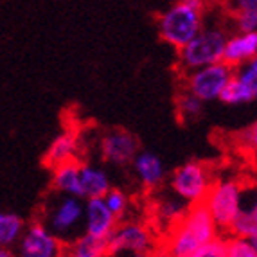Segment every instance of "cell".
I'll list each match as a JSON object with an SVG mask.
<instances>
[{
	"label": "cell",
	"mask_w": 257,
	"mask_h": 257,
	"mask_svg": "<svg viewBox=\"0 0 257 257\" xmlns=\"http://www.w3.org/2000/svg\"><path fill=\"white\" fill-rule=\"evenodd\" d=\"M218 227L203 203L187 209L184 218L167 230L164 253L166 257H191L200 246L218 237Z\"/></svg>",
	"instance_id": "obj_1"
},
{
	"label": "cell",
	"mask_w": 257,
	"mask_h": 257,
	"mask_svg": "<svg viewBox=\"0 0 257 257\" xmlns=\"http://www.w3.org/2000/svg\"><path fill=\"white\" fill-rule=\"evenodd\" d=\"M157 27L162 42L178 51L203 29V11L176 0L160 13Z\"/></svg>",
	"instance_id": "obj_2"
},
{
	"label": "cell",
	"mask_w": 257,
	"mask_h": 257,
	"mask_svg": "<svg viewBox=\"0 0 257 257\" xmlns=\"http://www.w3.org/2000/svg\"><path fill=\"white\" fill-rule=\"evenodd\" d=\"M228 35L223 27L209 26L198 33L189 43L178 49V69L184 74L223 61V51Z\"/></svg>",
	"instance_id": "obj_3"
},
{
	"label": "cell",
	"mask_w": 257,
	"mask_h": 257,
	"mask_svg": "<svg viewBox=\"0 0 257 257\" xmlns=\"http://www.w3.org/2000/svg\"><path fill=\"white\" fill-rule=\"evenodd\" d=\"M212 182V173L207 164L189 160L169 175V191L191 207L205 200Z\"/></svg>",
	"instance_id": "obj_4"
},
{
	"label": "cell",
	"mask_w": 257,
	"mask_h": 257,
	"mask_svg": "<svg viewBox=\"0 0 257 257\" xmlns=\"http://www.w3.org/2000/svg\"><path fill=\"white\" fill-rule=\"evenodd\" d=\"M241 198H243V185L234 178H221L212 182L202 203L212 216L218 230L228 232L232 221L241 209Z\"/></svg>",
	"instance_id": "obj_5"
},
{
	"label": "cell",
	"mask_w": 257,
	"mask_h": 257,
	"mask_svg": "<svg viewBox=\"0 0 257 257\" xmlns=\"http://www.w3.org/2000/svg\"><path fill=\"white\" fill-rule=\"evenodd\" d=\"M234 72H236V69L227 65L225 61L207 65V67L185 74L184 88L193 95H196L198 99H202L205 104L214 103V101H219L223 88L232 79Z\"/></svg>",
	"instance_id": "obj_6"
},
{
	"label": "cell",
	"mask_w": 257,
	"mask_h": 257,
	"mask_svg": "<svg viewBox=\"0 0 257 257\" xmlns=\"http://www.w3.org/2000/svg\"><path fill=\"white\" fill-rule=\"evenodd\" d=\"M83 218H85V200L61 194L47 210L43 223L61 241H72L74 237H77V230L83 225Z\"/></svg>",
	"instance_id": "obj_7"
},
{
	"label": "cell",
	"mask_w": 257,
	"mask_h": 257,
	"mask_svg": "<svg viewBox=\"0 0 257 257\" xmlns=\"http://www.w3.org/2000/svg\"><path fill=\"white\" fill-rule=\"evenodd\" d=\"M108 255L115 257L122 253L150 252L153 248V232L142 221L126 219L117 223V227L106 239Z\"/></svg>",
	"instance_id": "obj_8"
},
{
	"label": "cell",
	"mask_w": 257,
	"mask_h": 257,
	"mask_svg": "<svg viewBox=\"0 0 257 257\" xmlns=\"http://www.w3.org/2000/svg\"><path fill=\"white\" fill-rule=\"evenodd\" d=\"M63 241L40 221L26 227L17 243V257H63Z\"/></svg>",
	"instance_id": "obj_9"
},
{
	"label": "cell",
	"mask_w": 257,
	"mask_h": 257,
	"mask_svg": "<svg viewBox=\"0 0 257 257\" xmlns=\"http://www.w3.org/2000/svg\"><path fill=\"white\" fill-rule=\"evenodd\" d=\"M101 157L106 164L115 167H126L132 164L141 150V142L132 132L124 128L106 130L99 142Z\"/></svg>",
	"instance_id": "obj_10"
},
{
	"label": "cell",
	"mask_w": 257,
	"mask_h": 257,
	"mask_svg": "<svg viewBox=\"0 0 257 257\" xmlns=\"http://www.w3.org/2000/svg\"><path fill=\"white\" fill-rule=\"evenodd\" d=\"M130 167H132V173L135 176V180L139 182V185L148 189V191L162 187L164 182L167 180V175H169L160 155H157L151 150H139Z\"/></svg>",
	"instance_id": "obj_11"
},
{
	"label": "cell",
	"mask_w": 257,
	"mask_h": 257,
	"mask_svg": "<svg viewBox=\"0 0 257 257\" xmlns=\"http://www.w3.org/2000/svg\"><path fill=\"white\" fill-rule=\"evenodd\" d=\"M119 219L108 210L103 198H88L85 200V218H83V228L85 234L95 237V239L106 241L113 228L117 227Z\"/></svg>",
	"instance_id": "obj_12"
},
{
	"label": "cell",
	"mask_w": 257,
	"mask_h": 257,
	"mask_svg": "<svg viewBox=\"0 0 257 257\" xmlns=\"http://www.w3.org/2000/svg\"><path fill=\"white\" fill-rule=\"evenodd\" d=\"M228 232L230 236L243 237V239L257 237V185L243 187L241 209L232 221Z\"/></svg>",
	"instance_id": "obj_13"
},
{
	"label": "cell",
	"mask_w": 257,
	"mask_h": 257,
	"mask_svg": "<svg viewBox=\"0 0 257 257\" xmlns=\"http://www.w3.org/2000/svg\"><path fill=\"white\" fill-rule=\"evenodd\" d=\"M79 146H81L79 135L74 130H65L52 139L47 151L43 155V160L49 167H56L60 164L76 160L77 153H79Z\"/></svg>",
	"instance_id": "obj_14"
},
{
	"label": "cell",
	"mask_w": 257,
	"mask_h": 257,
	"mask_svg": "<svg viewBox=\"0 0 257 257\" xmlns=\"http://www.w3.org/2000/svg\"><path fill=\"white\" fill-rule=\"evenodd\" d=\"M257 56V31L252 33H236L227 38L225 51H223V61L234 69L246 63Z\"/></svg>",
	"instance_id": "obj_15"
},
{
	"label": "cell",
	"mask_w": 257,
	"mask_h": 257,
	"mask_svg": "<svg viewBox=\"0 0 257 257\" xmlns=\"http://www.w3.org/2000/svg\"><path fill=\"white\" fill-rule=\"evenodd\" d=\"M79 176H81L83 200H88V198H103L113 187L108 171L103 166H97V164H90V162L81 164Z\"/></svg>",
	"instance_id": "obj_16"
},
{
	"label": "cell",
	"mask_w": 257,
	"mask_h": 257,
	"mask_svg": "<svg viewBox=\"0 0 257 257\" xmlns=\"http://www.w3.org/2000/svg\"><path fill=\"white\" fill-rule=\"evenodd\" d=\"M79 167L81 164L76 160L60 164L52 167L51 185L56 193L65 194V196H81V176H79Z\"/></svg>",
	"instance_id": "obj_17"
},
{
	"label": "cell",
	"mask_w": 257,
	"mask_h": 257,
	"mask_svg": "<svg viewBox=\"0 0 257 257\" xmlns=\"http://www.w3.org/2000/svg\"><path fill=\"white\" fill-rule=\"evenodd\" d=\"M187 209V203L169 191V193H164L157 200V203H155V216H157V219L162 223L164 227L171 228L178 219L184 218Z\"/></svg>",
	"instance_id": "obj_18"
},
{
	"label": "cell",
	"mask_w": 257,
	"mask_h": 257,
	"mask_svg": "<svg viewBox=\"0 0 257 257\" xmlns=\"http://www.w3.org/2000/svg\"><path fill=\"white\" fill-rule=\"evenodd\" d=\"M26 230V223L15 212L0 210V246L13 248Z\"/></svg>",
	"instance_id": "obj_19"
},
{
	"label": "cell",
	"mask_w": 257,
	"mask_h": 257,
	"mask_svg": "<svg viewBox=\"0 0 257 257\" xmlns=\"http://www.w3.org/2000/svg\"><path fill=\"white\" fill-rule=\"evenodd\" d=\"M175 106L176 115L184 122H193V120L200 119L203 115V111H205V103L202 99H198L196 95L191 94V92H187L185 88H182L178 92V95L175 99Z\"/></svg>",
	"instance_id": "obj_20"
},
{
	"label": "cell",
	"mask_w": 257,
	"mask_h": 257,
	"mask_svg": "<svg viewBox=\"0 0 257 257\" xmlns=\"http://www.w3.org/2000/svg\"><path fill=\"white\" fill-rule=\"evenodd\" d=\"M253 101L255 97L250 92V88L239 77H236V74L232 76V79L227 83V86L223 88L221 95H219V103L227 104V106H246V104H252Z\"/></svg>",
	"instance_id": "obj_21"
},
{
	"label": "cell",
	"mask_w": 257,
	"mask_h": 257,
	"mask_svg": "<svg viewBox=\"0 0 257 257\" xmlns=\"http://www.w3.org/2000/svg\"><path fill=\"white\" fill-rule=\"evenodd\" d=\"M108 210L115 216L117 219H122L130 209V196L119 187H111L106 194L103 196Z\"/></svg>",
	"instance_id": "obj_22"
},
{
	"label": "cell",
	"mask_w": 257,
	"mask_h": 257,
	"mask_svg": "<svg viewBox=\"0 0 257 257\" xmlns=\"http://www.w3.org/2000/svg\"><path fill=\"white\" fill-rule=\"evenodd\" d=\"M227 257H257V248L250 239L227 237Z\"/></svg>",
	"instance_id": "obj_23"
},
{
	"label": "cell",
	"mask_w": 257,
	"mask_h": 257,
	"mask_svg": "<svg viewBox=\"0 0 257 257\" xmlns=\"http://www.w3.org/2000/svg\"><path fill=\"white\" fill-rule=\"evenodd\" d=\"M234 74H236V77H239L244 85L248 86L250 92H252L257 101V56H253L252 60H248L246 63L239 65Z\"/></svg>",
	"instance_id": "obj_24"
},
{
	"label": "cell",
	"mask_w": 257,
	"mask_h": 257,
	"mask_svg": "<svg viewBox=\"0 0 257 257\" xmlns=\"http://www.w3.org/2000/svg\"><path fill=\"white\" fill-rule=\"evenodd\" d=\"M234 27L237 33L257 31V9H239L234 11Z\"/></svg>",
	"instance_id": "obj_25"
},
{
	"label": "cell",
	"mask_w": 257,
	"mask_h": 257,
	"mask_svg": "<svg viewBox=\"0 0 257 257\" xmlns=\"http://www.w3.org/2000/svg\"><path fill=\"white\" fill-rule=\"evenodd\" d=\"M191 257H227V237H214L196 250Z\"/></svg>",
	"instance_id": "obj_26"
},
{
	"label": "cell",
	"mask_w": 257,
	"mask_h": 257,
	"mask_svg": "<svg viewBox=\"0 0 257 257\" xmlns=\"http://www.w3.org/2000/svg\"><path fill=\"white\" fill-rule=\"evenodd\" d=\"M239 141L246 150H250L253 155H257V119L241 132Z\"/></svg>",
	"instance_id": "obj_27"
},
{
	"label": "cell",
	"mask_w": 257,
	"mask_h": 257,
	"mask_svg": "<svg viewBox=\"0 0 257 257\" xmlns=\"http://www.w3.org/2000/svg\"><path fill=\"white\" fill-rule=\"evenodd\" d=\"M230 8L234 11H239V9H257V0H230Z\"/></svg>",
	"instance_id": "obj_28"
},
{
	"label": "cell",
	"mask_w": 257,
	"mask_h": 257,
	"mask_svg": "<svg viewBox=\"0 0 257 257\" xmlns=\"http://www.w3.org/2000/svg\"><path fill=\"white\" fill-rule=\"evenodd\" d=\"M185 4H189V6H193V8H196V9H205V0H184Z\"/></svg>",
	"instance_id": "obj_29"
},
{
	"label": "cell",
	"mask_w": 257,
	"mask_h": 257,
	"mask_svg": "<svg viewBox=\"0 0 257 257\" xmlns=\"http://www.w3.org/2000/svg\"><path fill=\"white\" fill-rule=\"evenodd\" d=\"M0 257H17V252H13V248H4V246H0Z\"/></svg>",
	"instance_id": "obj_30"
},
{
	"label": "cell",
	"mask_w": 257,
	"mask_h": 257,
	"mask_svg": "<svg viewBox=\"0 0 257 257\" xmlns=\"http://www.w3.org/2000/svg\"><path fill=\"white\" fill-rule=\"evenodd\" d=\"M115 257H151L150 252H135V253H122V255H115Z\"/></svg>",
	"instance_id": "obj_31"
},
{
	"label": "cell",
	"mask_w": 257,
	"mask_h": 257,
	"mask_svg": "<svg viewBox=\"0 0 257 257\" xmlns=\"http://www.w3.org/2000/svg\"><path fill=\"white\" fill-rule=\"evenodd\" d=\"M250 241H252V243H253V246H255V248H257V237H253V239H250Z\"/></svg>",
	"instance_id": "obj_32"
},
{
	"label": "cell",
	"mask_w": 257,
	"mask_h": 257,
	"mask_svg": "<svg viewBox=\"0 0 257 257\" xmlns=\"http://www.w3.org/2000/svg\"><path fill=\"white\" fill-rule=\"evenodd\" d=\"M63 257H72V255H67V253H63Z\"/></svg>",
	"instance_id": "obj_33"
}]
</instances>
